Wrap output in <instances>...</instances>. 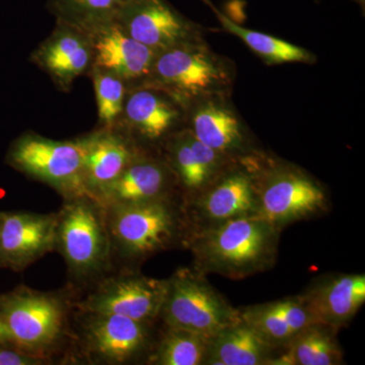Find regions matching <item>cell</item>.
I'll list each match as a JSON object with an SVG mask.
<instances>
[{"label": "cell", "instance_id": "cell-28", "mask_svg": "<svg viewBox=\"0 0 365 365\" xmlns=\"http://www.w3.org/2000/svg\"><path fill=\"white\" fill-rule=\"evenodd\" d=\"M88 76L95 90L98 126H116L123 111L129 86L116 74L96 66H93Z\"/></svg>", "mask_w": 365, "mask_h": 365}, {"label": "cell", "instance_id": "cell-18", "mask_svg": "<svg viewBox=\"0 0 365 365\" xmlns=\"http://www.w3.org/2000/svg\"><path fill=\"white\" fill-rule=\"evenodd\" d=\"M86 314V348L104 361L125 364L143 354L150 344V323L119 314Z\"/></svg>", "mask_w": 365, "mask_h": 365}, {"label": "cell", "instance_id": "cell-19", "mask_svg": "<svg viewBox=\"0 0 365 365\" xmlns=\"http://www.w3.org/2000/svg\"><path fill=\"white\" fill-rule=\"evenodd\" d=\"M175 175L167 162L144 151L95 199L103 208L170 197Z\"/></svg>", "mask_w": 365, "mask_h": 365}, {"label": "cell", "instance_id": "cell-30", "mask_svg": "<svg viewBox=\"0 0 365 365\" xmlns=\"http://www.w3.org/2000/svg\"><path fill=\"white\" fill-rule=\"evenodd\" d=\"M6 344H11V336H9L6 326L0 319V345Z\"/></svg>", "mask_w": 365, "mask_h": 365}, {"label": "cell", "instance_id": "cell-7", "mask_svg": "<svg viewBox=\"0 0 365 365\" xmlns=\"http://www.w3.org/2000/svg\"><path fill=\"white\" fill-rule=\"evenodd\" d=\"M66 312L59 299L16 287L0 295V319L6 326L11 344L29 352H39L54 344L63 330Z\"/></svg>", "mask_w": 365, "mask_h": 365}, {"label": "cell", "instance_id": "cell-26", "mask_svg": "<svg viewBox=\"0 0 365 365\" xmlns=\"http://www.w3.org/2000/svg\"><path fill=\"white\" fill-rule=\"evenodd\" d=\"M210 6L213 13L217 16L218 21L222 28L227 32L234 34L241 38L252 51L265 60L268 64L287 63V62H307L311 61L312 55L304 48L288 43L287 41L277 39L267 34L248 30L237 25L235 21L230 20L225 14L220 13L210 0H203Z\"/></svg>", "mask_w": 365, "mask_h": 365}, {"label": "cell", "instance_id": "cell-3", "mask_svg": "<svg viewBox=\"0 0 365 365\" xmlns=\"http://www.w3.org/2000/svg\"><path fill=\"white\" fill-rule=\"evenodd\" d=\"M230 83L222 60L198 39L158 52L150 76L140 85L160 88L187 109Z\"/></svg>", "mask_w": 365, "mask_h": 365}, {"label": "cell", "instance_id": "cell-10", "mask_svg": "<svg viewBox=\"0 0 365 365\" xmlns=\"http://www.w3.org/2000/svg\"><path fill=\"white\" fill-rule=\"evenodd\" d=\"M185 108L160 88L129 86L123 111L116 126L139 146L165 143L181 124ZM145 150V148H144Z\"/></svg>", "mask_w": 365, "mask_h": 365}, {"label": "cell", "instance_id": "cell-13", "mask_svg": "<svg viewBox=\"0 0 365 365\" xmlns=\"http://www.w3.org/2000/svg\"><path fill=\"white\" fill-rule=\"evenodd\" d=\"M60 91L68 93L74 81L88 76L93 66L90 34L78 26L56 21L52 33L30 56Z\"/></svg>", "mask_w": 365, "mask_h": 365}, {"label": "cell", "instance_id": "cell-1", "mask_svg": "<svg viewBox=\"0 0 365 365\" xmlns=\"http://www.w3.org/2000/svg\"><path fill=\"white\" fill-rule=\"evenodd\" d=\"M280 232L260 216L247 215L190 232L186 242L195 270L237 280L273 267Z\"/></svg>", "mask_w": 365, "mask_h": 365}, {"label": "cell", "instance_id": "cell-11", "mask_svg": "<svg viewBox=\"0 0 365 365\" xmlns=\"http://www.w3.org/2000/svg\"><path fill=\"white\" fill-rule=\"evenodd\" d=\"M168 279L128 275L108 280L79 307L85 313L112 314L151 323L158 318Z\"/></svg>", "mask_w": 365, "mask_h": 365}, {"label": "cell", "instance_id": "cell-16", "mask_svg": "<svg viewBox=\"0 0 365 365\" xmlns=\"http://www.w3.org/2000/svg\"><path fill=\"white\" fill-rule=\"evenodd\" d=\"M93 66L116 74L129 86L140 85L150 76L158 53L132 38L117 21L88 31Z\"/></svg>", "mask_w": 365, "mask_h": 365}, {"label": "cell", "instance_id": "cell-9", "mask_svg": "<svg viewBox=\"0 0 365 365\" xmlns=\"http://www.w3.org/2000/svg\"><path fill=\"white\" fill-rule=\"evenodd\" d=\"M254 177L244 170L220 173L200 192L188 198L185 212L189 232L220 223L256 215Z\"/></svg>", "mask_w": 365, "mask_h": 365}, {"label": "cell", "instance_id": "cell-31", "mask_svg": "<svg viewBox=\"0 0 365 365\" xmlns=\"http://www.w3.org/2000/svg\"><path fill=\"white\" fill-rule=\"evenodd\" d=\"M0 218H1V212H0Z\"/></svg>", "mask_w": 365, "mask_h": 365}, {"label": "cell", "instance_id": "cell-4", "mask_svg": "<svg viewBox=\"0 0 365 365\" xmlns=\"http://www.w3.org/2000/svg\"><path fill=\"white\" fill-rule=\"evenodd\" d=\"M108 232L126 256L145 258L169 248L181 235L187 239L189 225L170 197L107 207Z\"/></svg>", "mask_w": 365, "mask_h": 365}, {"label": "cell", "instance_id": "cell-6", "mask_svg": "<svg viewBox=\"0 0 365 365\" xmlns=\"http://www.w3.org/2000/svg\"><path fill=\"white\" fill-rule=\"evenodd\" d=\"M256 215L276 227L319 215L328 209V197L318 182L292 168L280 167L254 177Z\"/></svg>", "mask_w": 365, "mask_h": 365}, {"label": "cell", "instance_id": "cell-12", "mask_svg": "<svg viewBox=\"0 0 365 365\" xmlns=\"http://www.w3.org/2000/svg\"><path fill=\"white\" fill-rule=\"evenodd\" d=\"M76 139L83 155V184L93 200L146 151L119 126H98Z\"/></svg>", "mask_w": 365, "mask_h": 365}, {"label": "cell", "instance_id": "cell-17", "mask_svg": "<svg viewBox=\"0 0 365 365\" xmlns=\"http://www.w3.org/2000/svg\"><path fill=\"white\" fill-rule=\"evenodd\" d=\"M314 323L344 328L365 302L364 274H330L312 281L299 294Z\"/></svg>", "mask_w": 365, "mask_h": 365}, {"label": "cell", "instance_id": "cell-24", "mask_svg": "<svg viewBox=\"0 0 365 365\" xmlns=\"http://www.w3.org/2000/svg\"><path fill=\"white\" fill-rule=\"evenodd\" d=\"M194 135L201 143L227 155L242 150L244 133L239 120L225 106L215 102L203 103L196 108L191 119Z\"/></svg>", "mask_w": 365, "mask_h": 365}, {"label": "cell", "instance_id": "cell-23", "mask_svg": "<svg viewBox=\"0 0 365 365\" xmlns=\"http://www.w3.org/2000/svg\"><path fill=\"white\" fill-rule=\"evenodd\" d=\"M337 332L332 327L312 324L302 329L269 365L342 364Z\"/></svg>", "mask_w": 365, "mask_h": 365}, {"label": "cell", "instance_id": "cell-20", "mask_svg": "<svg viewBox=\"0 0 365 365\" xmlns=\"http://www.w3.org/2000/svg\"><path fill=\"white\" fill-rule=\"evenodd\" d=\"M163 146L165 162L189 198L220 174L225 155L198 140L190 129L174 132Z\"/></svg>", "mask_w": 365, "mask_h": 365}, {"label": "cell", "instance_id": "cell-21", "mask_svg": "<svg viewBox=\"0 0 365 365\" xmlns=\"http://www.w3.org/2000/svg\"><path fill=\"white\" fill-rule=\"evenodd\" d=\"M240 313L257 335L281 352L302 329L316 324L299 294L241 307Z\"/></svg>", "mask_w": 365, "mask_h": 365}, {"label": "cell", "instance_id": "cell-5", "mask_svg": "<svg viewBox=\"0 0 365 365\" xmlns=\"http://www.w3.org/2000/svg\"><path fill=\"white\" fill-rule=\"evenodd\" d=\"M6 160L21 174L57 190L67 200L88 196L83 155L76 139L54 140L35 132H24L9 145Z\"/></svg>", "mask_w": 365, "mask_h": 365}, {"label": "cell", "instance_id": "cell-27", "mask_svg": "<svg viewBox=\"0 0 365 365\" xmlns=\"http://www.w3.org/2000/svg\"><path fill=\"white\" fill-rule=\"evenodd\" d=\"M163 333L162 339L153 355V364L160 365H200L204 364L207 353V338L198 334L169 328Z\"/></svg>", "mask_w": 365, "mask_h": 365}, {"label": "cell", "instance_id": "cell-8", "mask_svg": "<svg viewBox=\"0 0 365 365\" xmlns=\"http://www.w3.org/2000/svg\"><path fill=\"white\" fill-rule=\"evenodd\" d=\"M101 208L91 197H78L68 199L66 207L57 215L56 244L76 272H93L107 258L110 235Z\"/></svg>", "mask_w": 365, "mask_h": 365}, {"label": "cell", "instance_id": "cell-22", "mask_svg": "<svg viewBox=\"0 0 365 365\" xmlns=\"http://www.w3.org/2000/svg\"><path fill=\"white\" fill-rule=\"evenodd\" d=\"M280 353L241 319L209 339L204 364L269 365Z\"/></svg>", "mask_w": 365, "mask_h": 365}, {"label": "cell", "instance_id": "cell-14", "mask_svg": "<svg viewBox=\"0 0 365 365\" xmlns=\"http://www.w3.org/2000/svg\"><path fill=\"white\" fill-rule=\"evenodd\" d=\"M116 21L132 38L157 53L198 39L195 26L167 0H132Z\"/></svg>", "mask_w": 365, "mask_h": 365}, {"label": "cell", "instance_id": "cell-15", "mask_svg": "<svg viewBox=\"0 0 365 365\" xmlns=\"http://www.w3.org/2000/svg\"><path fill=\"white\" fill-rule=\"evenodd\" d=\"M58 216L1 212L0 266L21 270L54 248Z\"/></svg>", "mask_w": 365, "mask_h": 365}, {"label": "cell", "instance_id": "cell-25", "mask_svg": "<svg viewBox=\"0 0 365 365\" xmlns=\"http://www.w3.org/2000/svg\"><path fill=\"white\" fill-rule=\"evenodd\" d=\"M132 0H48L47 7L56 21L91 31L116 21Z\"/></svg>", "mask_w": 365, "mask_h": 365}, {"label": "cell", "instance_id": "cell-2", "mask_svg": "<svg viewBox=\"0 0 365 365\" xmlns=\"http://www.w3.org/2000/svg\"><path fill=\"white\" fill-rule=\"evenodd\" d=\"M160 317L165 327L207 339L242 319L240 309L232 307L208 282L206 275L194 268L179 269L168 279Z\"/></svg>", "mask_w": 365, "mask_h": 365}, {"label": "cell", "instance_id": "cell-29", "mask_svg": "<svg viewBox=\"0 0 365 365\" xmlns=\"http://www.w3.org/2000/svg\"><path fill=\"white\" fill-rule=\"evenodd\" d=\"M45 359L13 344L0 345V365H38Z\"/></svg>", "mask_w": 365, "mask_h": 365}]
</instances>
